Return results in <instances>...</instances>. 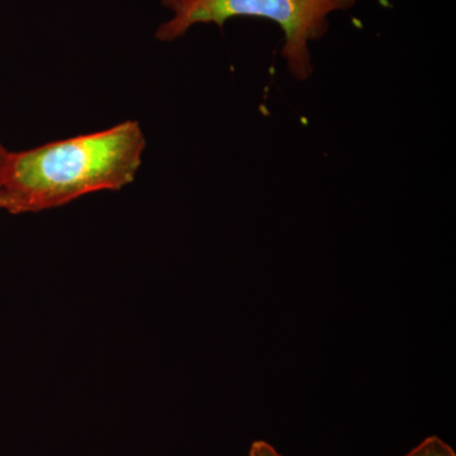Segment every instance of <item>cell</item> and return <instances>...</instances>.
<instances>
[{"instance_id": "277c9868", "label": "cell", "mask_w": 456, "mask_h": 456, "mask_svg": "<svg viewBox=\"0 0 456 456\" xmlns=\"http://www.w3.org/2000/svg\"><path fill=\"white\" fill-rule=\"evenodd\" d=\"M248 456H284L272 444L264 440H256L251 444Z\"/></svg>"}, {"instance_id": "8992f818", "label": "cell", "mask_w": 456, "mask_h": 456, "mask_svg": "<svg viewBox=\"0 0 456 456\" xmlns=\"http://www.w3.org/2000/svg\"><path fill=\"white\" fill-rule=\"evenodd\" d=\"M5 207H7V203H5L4 197L0 194V209H5Z\"/></svg>"}, {"instance_id": "6da1fadb", "label": "cell", "mask_w": 456, "mask_h": 456, "mask_svg": "<svg viewBox=\"0 0 456 456\" xmlns=\"http://www.w3.org/2000/svg\"><path fill=\"white\" fill-rule=\"evenodd\" d=\"M146 149L137 121L53 141L9 154L0 180L5 211L36 213L103 191H121L136 178Z\"/></svg>"}, {"instance_id": "3957f363", "label": "cell", "mask_w": 456, "mask_h": 456, "mask_svg": "<svg viewBox=\"0 0 456 456\" xmlns=\"http://www.w3.org/2000/svg\"><path fill=\"white\" fill-rule=\"evenodd\" d=\"M403 456H456L455 450L439 436H428Z\"/></svg>"}, {"instance_id": "5b68a950", "label": "cell", "mask_w": 456, "mask_h": 456, "mask_svg": "<svg viewBox=\"0 0 456 456\" xmlns=\"http://www.w3.org/2000/svg\"><path fill=\"white\" fill-rule=\"evenodd\" d=\"M9 154L11 151H8L4 146L0 143V180H2L3 173H4L5 165H7Z\"/></svg>"}, {"instance_id": "7a4b0ae2", "label": "cell", "mask_w": 456, "mask_h": 456, "mask_svg": "<svg viewBox=\"0 0 456 456\" xmlns=\"http://www.w3.org/2000/svg\"><path fill=\"white\" fill-rule=\"evenodd\" d=\"M356 0H163L174 16L156 31L159 41L173 42L194 25L215 23L224 27L236 17L264 18L283 29L287 59L293 77L305 80L312 74L308 42L320 40L329 29L330 13L344 11Z\"/></svg>"}]
</instances>
